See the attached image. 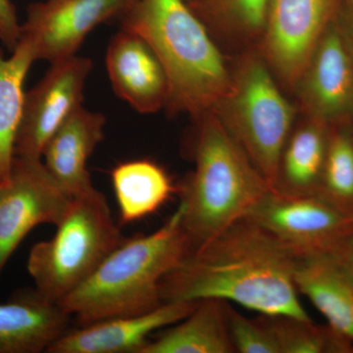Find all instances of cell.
I'll return each mask as SVG.
<instances>
[{
	"label": "cell",
	"instance_id": "obj_1",
	"mask_svg": "<svg viewBox=\"0 0 353 353\" xmlns=\"http://www.w3.org/2000/svg\"><path fill=\"white\" fill-rule=\"evenodd\" d=\"M297 257L243 218L187 255L160 284L163 303H234L261 315L311 320L294 283Z\"/></svg>",
	"mask_w": 353,
	"mask_h": 353
},
{
	"label": "cell",
	"instance_id": "obj_2",
	"mask_svg": "<svg viewBox=\"0 0 353 353\" xmlns=\"http://www.w3.org/2000/svg\"><path fill=\"white\" fill-rule=\"evenodd\" d=\"M121 29L141 37L168 81L166 108L199 117L214 111L232 87V75L208 27L187 0H134Z\"/></svg>",
	"mask_w": 353,
	"mask_h": 353
},
{
	"label": "cell",
	"instance_id": "obj_3",
	"mask_svg": "<svg viewBox=\"0 0 353 353\" xmlns=\"http://www.w3.org/2000/svg\"><path fill=\"white\" fill-rule=\"evenodd\" d=\"M181 206L157 231L127 239L59 303L80 326L150 312L163 304L160 284L190 252Z\"/></svg>",
	"mask_w": 353,
	"mask_h": 353
},
{
	"label": "cell",
	"instance_id": "obj_4",
	"mask_svg": "<svg viewBox=\"0 0 353 353\" xmlns=\"http://www.w3.org/2000/svg\"><path fill=\"white\" fill-rule=\"evenodd\" d=\"M196 119V169L180 202L190 252L248 217L273 190L217 114Z\"/></svg>",
	"mask_w": 353,
	"mask_h": 353
},
{
	"label": "cell",
	"instance_id": "obj_5",
	"mask_svg": "<svg viewBox=\"0 0 353 353\" xmlns=\"http://www.w3.org/2000/svg\"><path fill=\"white\" fill-rule=\"evenodd\" d=\"M126 240L101 192L94 187L73 197L54 236L30 252L27 269L34 289L59 304Z\"/></svg>",
	"mask_w": 353,
	"mask_h": 353
},
{
	"label": "cell",
	"instance_id": "obj_6",
	"mask_svg": "<svg viewBox=\"0 0 353 353\" xmlns=\"http://www.w3.org/2000/svg\"><path fill=\"white\" fill-rule=\"evenodd\" d=\"M269 69L261 58H245L232 75L231 90L213 112L275 190L281 155L296 112Z\"/></svg>",
	"mask_w": 353,
	"mask_h": 353
},
{
	"label": "cell",
	"instance_id": "obj_7",
	"mask_svg": "<svg viewBox=\"0 0 353 353\" xmlns=\"http://www.w3.org/2000/svg\"><path fill=\"white\" fill-rule=\"evenodd\" d=\"M248 219L264 228L297 259L332 254L353 234V217L319 194L271 190Z\"/></svg>",
	"mask_w": 353,
	"mask_h": 353
},
{
	"label": "cell",
	"instance_id": "obj_8",
	"mask_svg": "<svg viewBox=\"0 0 353 353\" xmlns=\"http://www.w3.org/2000/svg\"><path fill=\"white\" fill-rule=\"evenodd\" d=\"M72 201L41 158H14L8 180L0 185V275L26 236L39 225L57 227Z\"/></svg>",
	"mask_w": 353,
	"mask_h": 353
},
{
	"label": "cell",
	"instance_id": "obj_9",
	"mask_svg": "<svg viewBox=\"0 0 353 353\" xmlns=\"http://www.w3.org/2000/svg\"><path fill=\"white\" fill-rule=\"evenodd\" d=\"M134 0H44L30 4L21 41L50 64L77 55L97 26L120 19ZM19 39V41H20Z\"/></svg>",
	"mask_w": 353,
	"mask_h": 353
},
{
	"label": "cell",
	"instance_id": "obj_10",
	"mask_svg": "<svg viewBox=\"0 0 353 353\" xmlns=\"http://www.w3.org/2000/svg\"><path fill=\"white\" fill-rule=\"evenodd\" d=\"M336 6L338 0H271L263 32L265 61L288 87L296 88Z\"/></svg>",
	"mask_w": 353,
	"mask_h": 353
},
{
	"label": "cell",
	"instance_id": "obj_11",
	"mask_svg": "<svg viewBox=\"0 0 353 353\" xmlns=\"http://www.w3.org/2000/svg\"><path fill=\"white\" fill-rule=\"evenodd\" d=\"M50 65L41 81L25 94L16 157L41 158L53 134L83 106V92L94 67L92 60L75 55Z\"/></svg>",
	"mask_w": 353,
	"mask_h": 353
},
{
	"label": "cell",
	"instance_id": "obj_12",
	"mask_svg": "<svg viewBox=\"0 0 353 353\" xmlns=\"http://www.w3.org/2000/svg\"><path fill=\"white\" fill-rule=\"evenodd\" d=\"M296 87L308 118L327 126L353 108V55L341 28L333 22Z\"/></svg>",
	"mask_w": 353,
	"mask_h": 353
},
{
	"label": "cell",
	"instance_id": "obj_13",
	"mask_svg": "<svg viewBox=\"0 0 353 353\" xmlns=\"http://www.w3.org/2000/svg\"><path fill=\"white\" fill-rule=\"evenodd\" d=\"M197 303H164L143 314L110 318L69 329L48 352L139 353L150 334L181 321L194 310Z\"/></svg>",
	"mask_w": 353,
	"mask_h": 353
},
{
	"label": "cell",
	"instance_id": "obj_14",
	"mask_svg": "<svg viewBox=\"0 0 353 353\" xmlns=\"http://www.w3.org/2000/svg\"><path fill=\"white\" fill-rule=\"evenodd\" d=\"M106 69L115 94L137 112L152 114L166 108V74L141 37L122 29L113 36L106 52Z\"/></svg>",
	"mask_w": 353,
	"mask_h": 353
},
{
	"label": "cell",
	"instance_id": "obj_15",
	"mask_svg": "<svg viewBox=\"0 0 353 353\" xmlns=\"http://www.w3.org/2000/svg\"><path fill=\"white\" fill-rule=\"evenodd\" d=\"M103 114L81 106L48 141L43 152L46 169L72 197L94 188L88 161L104 138Z\"/></svg>",
	"mask_w": 353,
	"mask_h": 353
},
{
	"label": "cell",
	"instance_id": "obj_16",
	"mask_svg": "<svg viewBox=\"0 0 353 353\" xmlns=\"http://www.w3.org/2000/svg\"><path fill=\"white\" fill-rule=\"evenodd\" d=\"M72 316L36 289L0 303V353L48 352L69 330Z\"/></svg>",
	"mask_w": 353,
	"mask_h": 353
},
{
	"label": "cell",
	"instance_id": "obj_17",
	"mask_svg": "<svg viewBox=\"0 0 353 353\" xmlns=\"http://www.w3.org/2000/svg\"><path fill=\"white\" fill-rule=\"evenodd\" d=\"M294 283L328 322L353 347V280L329 255L297 259Z\"/></svg>",
	"mask_w": 353,
	"mask_h": 353
},
{
	"label": "cell",
	"instance_id": "obj_18",
	"mask_svg": "<svg viewBox=\"0 0 353 353\" xmlns=\"http://www.w3.org/2000/svg\"><path fill=\"white\" fill-rule=\"evenodd\" d=\"M227 301L204 299L139 353L236 352L228 328Z\"/></svg>",
	"mask_w": 353,
	"mask_h": 353
},
{
	"label": "cell",
	"instance_id": "obj_19",
	"mask_svg": "<svg viewBox=\"0 0 353 353\" xmlns=\"http://www.w3.org/2000/svg\"><path fill=\"white\" fill-rule=\"evenodd\" d=\"M328 141L327 125L312 118L292 129L281 155L275 190L297 196L317 194Z\"/></svg>",
	"mask_w": 353,
	"mask_h": 353
},
{
	"label": "cell",
	"instance_id": "obj_20",
	"mask_svg": "<svg viewBox=\"0 0 353 353\" xmlns=\"http://www.w3.org/2000/svg\"><path fill=\"white\" fill-rule=\"evenodd\" d=\"M111 181L123 225L157 212L176 192L166 171L148 159L117 165L111 172Z\"/></svg>",
	"mask_w": 353,
	"mask_h": 353
},
{
	"label": "cell",
	"instance_id": "obj_21",
	"mask_svg": "<svg viewBox=\"0 0 353 353\" xmlns=\"http://www.w3.org/2000/svg\"><path fill=\"white\" fill-rule=\"evenodd\" d=\"M34 61L29 44L21 39L10 57L0 54V185L8 180L12 169L26 77Z\"/></svg>",
	"mask_w": 353,
	"mask_h": 353
},
{
	"label": "cell",
	"instance_id": "obj_22",
	"mask_svg": "<svg viewBox=\"0 0 353 353\" xmlns=\"http://www.w3.org/2000/svg\"><path fill=\"white\" fill-rule=\"evenodd\" d=\"M259 322L270 332L280 353H348L353 347L328 325L285 315H261Z\"/></svg>",
	"mask_w": 353,
	"mask_h": 353
},
{
	"label": "cell",
	"instance_id": "obj_23",
	"mask_svg": "<svg viewBox=\"0 0 353 353\" xmlns=\"http://www.w3.org/2000/svg\"><path fill=\"white\" fill-rule=\"evenodd\" d=\"M353 217V134L329 131L328 148L318 194Z\"/></svg>",
	"mask_w": 353,
	"mask_h": 353
},
{
	"label": "cell",
	"instance_id": "obj_24",
	"mask_svg": "<svg viewBox=\"0 0 353 353\" xmlns=\"http://www.w3.org/2000/svg\"><path fill=\"white\" fill-rule=\"evenodd\" d=\"M205 25H218L245 38L263 34L271 0H199L189 3Z\"/></svg>",
	"mask_w": 353,
	"mask_h": 353
},
{
	"label": "cell",
	"instance_id": "obj_25",
	"mask_svg": "<svg viewBox=\"0 0 353 353\" xmlns=\"http://www.w3.org/2000/svg\"><path fill=\"white\" fill-rule=\"evenodd\" d=\"M226 314L230 336L236 352L280 353L270 332L259 319H248L234 310L229 303H227Z\"/></svg>",
	"mask_w": 353,
	"mask_h": 353
},
{
	"label": "cell",
	"instance_id": "obj_26",
	"mask_svg": "<svg viewBox=\"0 0 353 353\" xmlns=\"http://www.w3.org/2000/svg\"><path fill=\"white\" fill-rule=\"evenodd\" d=\"M21 37V24L11 0H0V41L9 51L14 50Z\"/></svg>",
	"mask_w": 353,
	"mask_h": 353
},
{
	"label": "cell",
	"instance_id": "obj_27",
	"mask_svg": "<svg viewBox=\"0 0 353 353\" xmlns=\"http://www.w3.org/2000/svg\"><path fill=\"white\" fill-rule=\"evenodd\" d=\"M329 256L353 280V234Z\"/></svg>",
	"mask_w": 353,
	"mask_h": 353
},
{
	"label": "cell",
	"instance_id": "obj_28",
	"mask_svg": "<svg viewBox=\"0 0 353 353\" xmlns=\"http://www.w3.org/2000/svg\"><path fill=\"white\" fill-rule=\"evenodd\" d=\"M343 14H345V31H343V36L347 39L348 46L353 55V0H345L343 6Z\"/></svg>",
	"mask_w": 353,
	"mask_h": 353
},
{
	"label": "cell",
	"instance_id": "obj_29",
	"mask_svg": "<svg viewBox=\"0 0 353 353\" xmlns=\"http://www.w3.org/2000/svg\"><path fill=\"white\" fill-rule=\"evenodd\" d=\"M189 3H194V2L199 1V0H187Z\"/></svg>",
	"mask_w": 353,
	"mask_h": 353
}]
</instances>
